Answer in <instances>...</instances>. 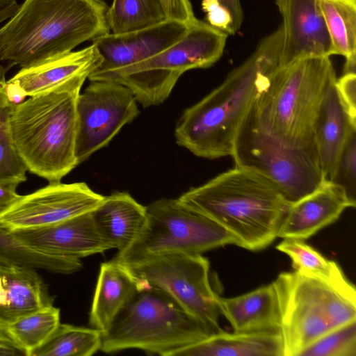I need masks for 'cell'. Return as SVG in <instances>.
Instances as JSON below:
<instances>
[{"instance_id":"3957f363","label":"cell","mask_w":356,"mask_h":356,"mask_svg":"<svg viewBox=\"0 0 356 356\" xmlns=\"http://www.w3.org/2000/svg\"><path fill=\"white\" fill-rule=\"evenodd\" d=\"M178 199L229 232L236 245L252 251L266 248L277 238L290 205L266 177L236 166L191 188Z\"/></svg>"},{"instance_id":"d590c367","label":"cell","mask_w":356,"mask_h":356,"mask_svg":"<svg viewBox=\"0 0 356 356\" xmlns=\"http://www.w3.org/2000/svg\"><path fill=\"white\" fill-rule=\"evenodd\" d=\"M162 2L169 19L188 25L192 24L197 19L189 0H162Z\"/></svg>"},{"instance_id":"5bb4252c","label":"cell","mask_w":356,"mask_h":356,"mask_svg":"<svg viewBox=\"0 0 356 356\" xmlns=\"http://www.w3.org/2000/svg\"><path fill=\"white\" fill-rule=\"evenodd\" d=\"M188 25L171 19L144 29L115 34L108 33L92 41L101 62L89 75L92 81L96 77L139 62L165 49L181 39Z\"/></svg>"},{"instance_id":"8d00e7d4","label":"cell","mask_w":356,"mask_h":356,"mask_svg":"<svg viewBox=\"0 0 356 356\" xmlns=\"http://www.w3.org/2000/svg\"><path fill=\"white\" fill-rule=\"evenodd\" d=\"M229 13L232 19L231 35L236 34L241 29L244 19V14L240 0H218Z\"/></svg>"},{"instance_id":"6da1fadb","label":"cell","mask_w":356,"mask_h":356,"mask_svg":"<svg viewBox=\"0 0 356 356\" xmlns=\"http://www.w3.org/2000/svg\"><path fill=\"white\" fill-rule=\"evenodd\" d=\"M282 47L280 24L217 88L183 111L175 129L176 143L202 158L231 156L238 131L259 90L280 67Z\"/></svg>"},{"instance_id":"cb8c5ba5","label":"cell","mask_w":356,"mask_h":356,"mask_svg":"<svg viewBox=\"0 0 356 356\" xmlns=\"http://www.w3.org/2000/svg\"><path fill=\"white\" fill-rule=\"evenodd\" d=\"M136 289V280L124 265L113 259L101 264L89 312L90 325L106 332Z\"/></svg>"},{"instance_id":"d6a6232c","label":"cell","mask_w":356,"mask_h":356,"mask_svg":"<svg viewBox=\"0 0 356 356\" xmlns=\"http://www.w3.org/2000/svg\"><path fill=\"white\" fill-rule=\"evenodd\" d=\"M330 181L341 186L355 199L356 186V131L350 134L339 157Z\"/></svg>"},{"instance_id":"83f0119b","label":"cell","mask_w":356,"mask_h":356,"mask_svg":"<svg viewBox=\"0 0 356 356\" xmlns=\"http://www.w3.org/2000/svg\"><path fill=\"white\" fill-rule=\"evenodd\" d=\"M0 263L27 266L60 274L73 273L82 268L81 259L46 254L24 245L1 225Z\"/></svg>"},{"instance_id":"8fae6325","label":"cell","mask_w":356,"mask_h":356,"mask_svg":"<svg viewBox=\"0 0 356 356\" xmlns=\"http://www.w3.org/2000/svg\"><path fill=\"white\" fill-rule=\"evenodd\" d=\"M122 265L136 280L166 293L213 333L222 330L219 325L220 296L212 286L207 258L173 253Z\"/></svg>"},{"instance_id":"8992f818","label":"cell","mask_w":356,"mask_h":356,"mask_svg":"<svg viewBox=\"0 0 356 356\" xmlns=\"http://www.w3.org/2000/svg\"><path fill=\"white\" fill-rule=\"evenodd\" d=\"M136 281L135 293L102 333L100 350L113 353L134 348L150 355L175 356L213 334L166 293Z\"/></svg>"},{"instance_id":"d4e9b609","label":"cell","mask_w":356,"mask_h":356,"mask_svg":"<svg viewBox=\"0 0 356 356\" xmlns=\"http://www.w3.org/2000/svg\"><path fill=\"white\" fill-rule=\"evenodd\" d=\"M276 249L290 258L294 270L356 297L355 286L347 279L341 267L307 244L304 240L283 238Z\"/></svg>"},{"instance_id":"9a60e30c","label":"cell","mask_w":356,"mask_h":356,"mask_svg":"<svg viewBox=\"0 0 356 356\" xmlns=\"http://www.w3.org/2000/svg\"><path fill=\"white\" fill-rule=\"evenodd\" d=\"M100 62L101 57L92 44L21 68L5 82L7 95L13 104H18L26 97L50 92L78 79H88Z\"/></svg>"},{"instance_id":"836d02e7","label":"cell","mask_w":356,"mask_h":356,"mask_svg":"<svg viewBox=\"0 0 356 356\" xmlns=\"http://www.w3.org/2000/svg\"><path fill=\"white\" fill-rule=\"evenodd\" d=\"M201 6L206 13V19L211 26L231 35L232 17L218 0H202Z\"/></svg>"},{"instance_id":"e575fe53","label":"cell","mask_w":356,"mask_h":356,"mask_svg":"<svg viewBox=\"0 0 356 356\" xmlns=\"http://www.w3.org/2000/svg\"><path fill=\"white\" fill-rule=\"evenodd\" d=\"M336 87L349 113L356 118V74H343L339 79H337Z\"/></svg>"},{"instance_id":"52a82bcc","label":"cell","mask_w":356,"mask_h":356,"mask_svg":"<svg viewBox=\"0 0 356 356\" xmlns=\"http://www.w3.org/2000/svg\"><path fill=\"white\" fill-rule=\"evenodd\" d=\"M227 37L224 31L196 19L181 39L162 51L92 81L120 83L143 107L158 106L168 99L184 72L214 65L222 56Z\"/></svg>"},{"instance_id":"f546056e","label":"cell","mask_w":356,"mask_h":356,"mask_svg":"<svg viewBox=\"0 0 356 356\" xmlns=\"http://www.w3.org/2000/svg\"><path fill=\"white\" fill-rule=\"evenodd\" d=\"M60 323V309L51 305L17 319L6 327L24 355L30 356L49 339Z\"/></svg>"},{"instance_id":"9c48e42d","label":"cell","mask_w":356,"mask_h":356,"mask_svg":"<svg viewBox=\"0 0 356 356\" xmlns=\"http://www.w3.org/2000/svg\"><path fill=\"white\" fill-rule=\"evenodd\" d=\"M231 156L234 166L271 181L289 204L326 181L317 149L294 147L274 136L260 124L253 105L238 131Z\"/></svg>"},{"instance_id":"d6986e66","label":"cell","mask_w":356,"mask_h":356,"mask_svg":"<svg viewBox=\"0 0 356 356\" xmlns=\"http://www.w3.org/2000/svg\"><path fill=\"white\" fill-rule=\"evenodd\" d=\"M336 79L325 90L314 123V140L326 181H331L341 152L352 133L354 118L341 100Z\"/></svg>"},{"instance_id":"7402d4cb","label":"cell","mask_w":356,"mask_h":356,"mask_svg":"<svg viewBox=\"0 0 356 356\" xmlns=\"http://www.w3.org/2000/svg\"><path fill=\"white\" fill-rule=\"evenodd\" d=\"M92 216L110 248L120 252L140 232L146 220L147 207L127 192H114L104 196Z\"/></svg>"},{"instance_id":"30bf717a","label":"cell","mask_w":356,"mask_h":356,"mask_svg":"<svg viewBox=\"0 0 356 356\" xmlns=\"http://www.w3.org/2000/svg\"><path fill=\"white\" fill-rule=\"evenodd\" d=\"M147 207V218L136 239L113 260L129 264L161 254H202L226 245H237L234 236L178 198L157 200Z\"/></svg>"},{"instance_id":"ab89813d","label":"cell","mask_w":356,"mask_h":356,"mask_svg":"<svg viewBox=\"0 0 356 356\" xmlns=\"http://www.w3.org/2000/svg\"><path fill=\"white\" fill-rule=\"evenodd\" d=\"M16 0H0V24L10 19L19 8Z\"/></svg>"},{"instance_id":"5b68a950","label":"cell","mask_w":356,"mask_h":356,"mask_svg":"<svg viewBox=\"0 0 356 356\" xmlns=\"http://www.w3.org/2000/svg\"><path fill=\"white\" fill-rule=\"evenodd\" d=\"M336 79L328 56L303 58L278 67L254 102L257 120L286 144L316 148L315 120L325 90Z\"/></svg>"},{"instance_id":"484cf974","label":"cell","mask_w":356,"mask_h":356,"mask_svg":"<svg viewBox=\"0 0 356 356\" xmlns=\"http://www.w3.org/2000/svg\"><path fill=\"white\" fill-rule=\"evenodd\" d=\"M334 55L345 58L343 74L355 73L356 0H318Z\"/></svg>"},{"instance_id":"1f68e13d","label":"cell","mask_w":356,"mask_h":356,"mask_svg":"<svg viewBox=\"0 0 356 356\" xmlns=\"http://www.w3.org/2000/svg\"><path fill=\"white\" fill-rule=\"evenodd\" d=\"M298 356H356V320L323 335Z\"/></svg>"},{"instance_id":"74e56055","label":"cell","mask_w":356,"mask_h":356,"mask_svg":"<svg viewBox=\"0 0 356 356\" xmlns=\"http://www.w3.org/2000/svg\"><path fill=\"white\" fill-rule=\"evenodd\" d=\"M24 355L15 343L7 327L0 324V356Z\"/></svg>"},{"instance_id":"603a6c76","label":"cell","mask_w":356,"mask_h":356,"mask_svg":"<svg viewBox=\"0 0 356 356\" xmlns=\"http://www.w3.org/2000/svg\"><path fill=\"white\" fill-rule=\"evenodd\" d=\"M175 356H284V347L280 330H221L184 348Z\"/></svg>"},{"instance_id":"ffe728a7","label":"cell","mask_w":356,"mask_h":356,"mask_svg":"<svg viewBox=\"0 0 356 356\" xmlns=\"http://www.w3.org/2000/svg\"><path fill=\"white\" fill-rule=\"evenodd\" d=\"M54 298L34 268L0 263V324L51 305Z\"/></svg>"},{"instance_id":"60d3db41","label":"cell","mask_w":356,"mask_h":356,"mask_svg":"<svg viewBox=\"0 0 356 356\" xmlns=\"http://www.w3.org/2000/svg\"><path fill=\"white\" fill-rule=\"evenodd\" d=\"M0 89H1V88H0Z\"/></svg>"},{"instance_id":"7a4b0ae2","label":"cell","mask_w":356,"mask_h":356,"mask_svg":"<svg viewBox=\"0 0 356 356\" xmlns=\"http://www.w3.org/2000/svg\"><path fill=\"white\" fill-rule=\"evenodd\" d=\"M102 0H24L0 28V61L21 68L110 33Z\"/></svg>"},{"instance_id":"4dcf8cb0","label":"cell","mask_w":356,"mask_h":356,"mask_svg":"<svg viewBox=\"0 0 356 356\" xmlns=\"http://www.w3.org/2000/svg\"><path fill=\"white\" fill-rule=\"evenodd\" d=\"M4 79L0 80V185L16 188L26 180L28 169L14 144L8 124L10 107Z\"/></svg>"},{"instance_id":"7c38bea8","label":"cell","mask_w":356,"mask_h":356,"mask_svg":"<svg viewBox=\"0 0 356 356\" xmlns=\"http://www.w3.org/2000/svg\"><path fill=\"white\" fill-rule=\"evenodd\" d=\"M76 156L78 163L106 147L140 113L138 102L126 86L111 81H90L76 104Z\"/></svg>"},{"instance_id":"44dd1931","label":"cell","mask_w":356,"mask_h":356,"mask_svg":"<svg viewBox=\"0 0 356 356\" xmlns=\"http://www.w3.org/2000/svg\"><path fill=\"white\" fill-rule=\"evenodd\" d=\"M218 307L234 332L280 330L279 304L273 282L236 297L220 296Z\"/></svg>"},{"instance_id":"2e32d148","label":"cell","mask_w":356,"mask_h":356,"mask_svg":"<svg viewBox=\"0 0 356 356\" xmlns=\"http://www.w3.org/2000/svg\"><path fill=\"white\" fill-rule=\"evenodd\" d=\"M282 18L280 67L307 57L334 55L318 0H275Z\"/></svg>"},{"instance_id":"277c9868","label":"cell","mask_w":356,"mask_h":356,"mask_svg":"<svg viewBox=\"0 0 356 356\" xmlns=\"http://www.w3.org/2000/svg\"><path fill=\"white\" fill-rule=\"evenodd\" d=\"M86 79L13 104L8 124L28 171L49 182L61 179L79 165L76 156V104Z\"/></svg>"},{"instance_id":"f35d334b","label":"cell","mask_w":356,"mask_h":356,"mask_svg":"<svg viewBox=\"0 0 356 356\" xmlns=\"http://www.w3.org/2000/svg\"><path fill=\"white\" fill-rule=\"evenodd\" d=\"M21 196L16 192V188L0 185V216L9 209Z\"/></svg>"},{"instance_id":"e0dca14e","label":"cell","mask_w":356,"mask_h":356,"mask_svg":"<svg viewBox=\"0 0 356 356\" xmlns=\"http://www.w3.org/2000/svg\"><path fill=\"white\" fill-rule=\"evenodd\" d=\"M10 232L31 249L72 259H81L111 249L95 223L92 211L47 226Z\"/></svg>"},{"instance_id":"ba28073f","label":"cell","mask_w":356,"mask_h":356,"mask_svg":"<svg viewBox=\"0 0 356 356\" xmlns=\"http://www.w3.org/2000/svg\"><path fill=\"white\" fill-rule=\"evenodd\" d=\"M278 300L284 356L300 352L332 330L356 320V297L296 270L273 282Z\"/></svg>"},{"instance_id":"f1b7e54d","label":"cell","mask_w":356,"mask_h":356,"mask_svg":"<svg viewBox=\"0 0 356 356\" xmlns=\"http://www.w3.org/2000/svg\"><path fill=\"white\" fill-rule=\"evenodd\" d=\"M102 332L94 327L60 323L30 356H90L101 350Z\"/></svg>"},{"instance_id":"4316f807","label":"cell","mask_w":356,"mask_h":356,"mask_svg":"<svg viewBox=\"0 0 356 356\" xmlns=\"http://www.w3.org/2000/svg\"><path fill=\"white\" fill-rule=\"evenodd\" d=\"M168 18L162 0H113L106 21L113 33H125L149 28Z\"/></svg>"},{"instance_id":"4fadbf2b","label":"cell","mask_w":356,"mask_h":356,"mask_svg":"<svg viewBox=\"0 0 356 356\" xmlns=\"http://www.w3.org/2000/svg\"><path fill=\"white\" fill-rule=\"evenodd\" d=\"M104 198L84 182L49 184L21 197L0 216L9 231L47 226L92 212Z\"/></svg>"},{"instance_id":"ac0fdd59","label":"cell","mask_w":356,"mask_h":356,"mask_svg":"<svg viewBox=\"0 0 356 356\" xmlns=\"http://www.w3.org/2000/svg\"><path fill=\"white\" fill-rule=\"evenodd\" d=\"M355 200L338 184L325 181L309 195L291 204L280 227L277 237L305 240L337 221Z\"/></svg>"}]
</instances>
